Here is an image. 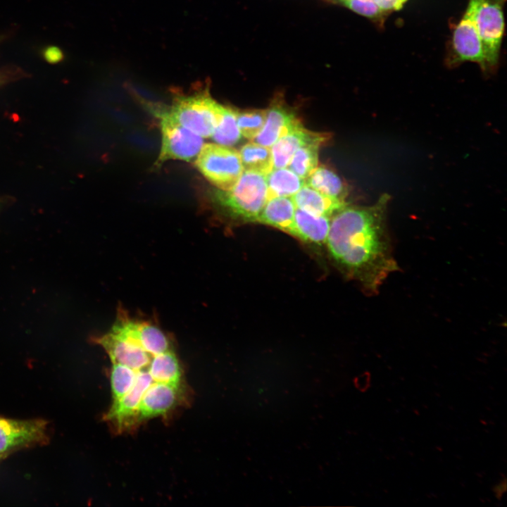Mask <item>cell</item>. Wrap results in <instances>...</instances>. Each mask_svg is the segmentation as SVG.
<instances>
[{
    "label": "cell",
    "mask_w": 507,
    "mask_h": 507,
    "mask_svg": "<svg viewBox=\"0 0 507 507\" xmlns=\"http://www.w3.org/2000/svg\"><path fill=\"white\" fill-rule=\"evenodd\" d=\"M390 198L383 194L370 206H345L331 218L325 242L341 270L370 295L399 270L387 226Z\"/></svg>",
    "instance_id": "6da1fadb"
},
{
    "label": "cell",
    "mask_w": 507,
    "mask_h": 507,
    "mask_svg": "<svg viewBox=\"0 0 507 507\" xmlns=\"http://www.w3.org/2000/svg\"><path fill=\"white\" fill-rule=\"evenodd\" d=\"M214 199L231 217L256 223L268 200L266 177L258 173L244 170L233 187L226 191L218 189Z\"/></svg>",
    "instance_id": "7a4b0ae2"
},
{
    "label": "cell",
    "mask_w": 507,
    "mask_h": 507,
    "mask_svg": "<svg viewBox=\"0 0 507 507\" xmlns=\"http://www.w3.org/2000/svg\"><path fill=\"white\" fill-rule=\"evenodd\" d=\"M196 166L220 190H229L244 172L239 151L217 143L204 144L196 156Z\"/></svg>",
    "instance_id": "3957f363"
},
{
    "label": "cell",
    "mask_w": 507,
    "mask_h": 507,
    "mask_svg": "<svg viewBox=\"0 0 507 507\" xmlns=\"http://www.w3.org/2000/svg\"><path fill=\"white\" fill-rule=\"evenodd\" d=\"M506 0H476L474 21L480 36L488 73L499 63L505 30L503 6Z\"/></svg>",
    "instance_id": "277c9868"
},
{
    "label": "cell",
    "mask_w": 507,
    "mask_h": 507,
    "mask_svg": "<svg viewBox=\"0 0 507 507\" xmlns=\"http://www.w3.org/2000/svg\"><path fill=\"white\" fill-rule=\"evenodd\" d=\"M476 0H468L461 18L453 29L446 54V63L455 68L465 62L477 63L482 71L488 73L482 44L475 21Z\"/></svg>",
    "instance_id": "5b68a950"
},
{
    "label": "cell",
    "mask_w": 507,
    "mask_h": 507,
    "mask_svg": "<svg viewBox=\"0 0 507 507\" xmlns=\"http://www.w3.org/2000/svg\"><path fill=\"white\" fill-rule=\"evenodd\" d=\"M219 104L208 94H200L180 97L163 112L185 128L207 138L215 127Z\"/></svg>",
    "instance_id": "8992f818"
},
{
    "label": "cell",
    "mask_w": 507,
    "mask_h": 507,
    "mask_svg": "<svg viewBox=\"0 0 507 507\" xmlns=\"http://www.w3.org/2000/svg\"><path fill=\"white\" fill-rule=\"evenodd\" d=\"M162 144L156 165L169 160L190 162L194 159L203 145V137L177 123L163 111L159 112Z\"/></svg>",
    "instance_id": "52a82bcc"
},
{
    "label": "cell",
    "mask_w": 507,
    "mask_h": 507,
    "mask_svg": "<svg viewBox=\"0 0 507 507\" xmlns=\"http://www.w3.org/2000/svg\"><path fill=\"white\" fill-rule=\"evenodd\" d=\"M48 423L43 419L19 420L0 416V454L44 444Z\"/></svg>",
    "instance_id": "ba28073f"
},
{
    "label": "cell",
    "mask_w": 507,
    "mask_h": 507,
    "mask_svg": "<svg viewBox=\"0 0 507 507\" xmlns=\"http://www.w3.org/2000/svg\"><path fill=\"white\" fill-rule=\"evenodd\" d=\"M113 363L121 364L134 370L147 369L153 356L137 341L113 327L111 331L98 340Z\"/></svg>",
    "instance_id": "9c48e42d"
},
{
    "label": "cell",
    "mask_w": 507,
    "mask_h": 507,
    "mask_svg": "<svg viewBox=\"0 0 507 507\" xmlns=\"http://www.w3.org/2000/svg\"><path fill=\"white\" fill-rule=\"evenodd\" d=\"M301 123L282 97L277 96L267 108L266 119L262 130L251 141L271 147L280 137Z\"/></svg>",
    "instance_id": "30bf717a"
},
{
    "label": "cell",
    "mask_w": 507,
    "mask_h": 507,
    "mask_svg": "<svg viewBox=\"0 0 507 507\" xmlns=\"http://www.w3.org/2000/svg\"><path fill=\"white\" fill-rule=\"evenodd\" d=\"M153 382L147 369L138 370L134 385L121 399L113 401L107 414V419L123 425L137 417L142 398Z\"/></svg>",
    "instance_id": "8fae6325"
},
{
    "label": "cell",
    "mask_w": 507,
    "mask_h": 507,
    "mask_svg": "<svg viewBox=\"0 0 507 507\" xmlns=\"http://www.w3.org/2000/svg\"><path fill=\"white\" fill-rule=\"evenodd\" d=\"M179 387L154 382L144 392L140 401L137 418L142 420L163 415L175 404Z\"/></svg>",
    "instance_id": "7c38bea8"
},
{
    "label": "cell",
    "mask_w": 507,
    "mask_h": 507,
    "mask_svg": "<svg viewBox=\"0 0 507 507\" xmlns=\"http://www.w3.org/2000/svg\"><path fill=\"white\" fill-rule=\"evenodd\" d=\"M113 327L134 339L153 356L170 350L168 337L154 325L125 320L118 322Z\"/></svg>",
    "instance_id": "4fadbf2b"
},
{
    "label": "cell",
    "mask_w": 507,
    "mask_h": 507,
    "mask_svg": "<svg viewBox=\"0 0 507 507\" xmlns=\"http://www.w3.org/2000/svg\"><path fill=\"white\" fill-rule=\"evenodd\" d=\"M330 219L296 208L290 235L306 243L320 246L325 245Z\"/></svg>",
    "instance_id": "5bb4252c"
},
{
    "label": "cell",
    "mask_w": 507,
    "mask_h": 507,
    "mask_svg": "<svg viewBox=\"0 0 507 507\" xmlns=\"http://www.w3.org/2000/svg\"><path fill=\"white\" fill-rule=\"evenodd\" d=\"M296 208L291 196L270 198L267 200L256 223L273 227L290 234Z\"/></svg>",
    "instance_id": "9a60e30c"
},
{
    "label": "cell",
    "mask_w": 507,
    "mask_h": 507,
    "mask_svg": "<svg viewBox=\"0 0 507 507\" xmlns=\"http://www.w3.org/2000/svg\"><path fill=\"white\" fill-rule=\"evenodd\" d=\"M296 208L318 216L332 218L348 204L326 196L306 184L291 196Z\"/></svg>",
    "instance_id": "2e32d148"
},
{
    "label": "cell",
    "mask_w": 507,
    "mask_h": 507,
    "mask_svg": "<svg viewBox=\"0 0 507 507\" xmlns=\"http://www.w3.org/2000/svg\"><path fill=\"white\" fill-rule=\"evenodd\" d=\"M318 134L306 129L301 123L280 137L270 147L273 168L287 167L296 150Z\"/></svg>",
    "instance_id": "e0dca14e"
},
{
    "label": "cell",
    "mask_w": 507,
    "mask_h": 507,
    "mask_svg": "<svg viewBox=\"0 0 507 507\" xmlns=\"http://www.w3.org/2000/svg\"><path fill=\"white\" fill-rule=\"evenodd\" d=\"M330 134L318 132L312 139L301 144L294 152L287 168L305 180L318 165V152Z\"/></svg>",
    "instance_id": "ac0fdd59"
},
{
    "label": "cell",
    "mask_w": 507,
    "mask_h": 507,
    "mask_svg": "<svg viewBox=\"0 0 507 507\" xmlns=\"http://www.w3.org/2000/svg\"><path fill=\"white\" fill-rule=\"evenodd\" d=\"M305 184L318 192L342 201L349 194L344 182L326 165H320L305 179Z\"/></svg>",
    "instance_id": "d6986e66"
},
{
    "label": "cell",
    "mask_w": 507,
    "mask_h": 507,
    "mask_svg": "<svg viewBox=\"0 0 507 507\" xmlns=\"http://www.w3.org/2000/svg\"><path fill=\"white\" fill-rule=\"evenodd\" d=\"M147 370L154 382L179 387L181 379L180 365L171 350L153 356Z\"/></svg>",
    "instance_id": "ffe728a7"
},
{
    "label": "cell",
    "mask_w": 507,
    "mask_h": 507,
    "mask_svg": "<svg viewBox=\"0 0 507 507\" xmlns=\"http://www.w3.org/2000/svg\"><path fill=\"white\" fill-rule=\"evenodd\" d=\"M265 177L268 199L292 196L305 184V180L287 167L273 168Z\"/></svg>",
    "instance_id": "44dd1931"
},
{
    "label": "cell",
    "mask_w": 507,
    "mask_h": 507,
    "mask_svg": "<svg viewBox=\"0 0 507 507\" xmlns=\"http://www.w3.org/2000/svg\"><path fill=\"white\" fill-rule=\"evenodd\" d=\"M239 153L244 170L266 175L273 169L270 147L252 141L243 145Z\"/></svg>",
    "instance_id": "7402d4cb"
},
{
    "label": "cell",
    "mask_w": 507,
    "mask_h": 507,
    "mask_svg": "<svg viewBox=\"0 0 507 507\" xmlns=\"http://www.w3.org/2000/svg\"><path fill=\"white\" fill-rule=\"evenodd\" d=\"M234 108L219 104L218 119L211 137L215 143L232 146L241 139Z\"/></svg>",
    "instance_id": "603a6c76"
},
{
    "label": "cell",
    "mask_w": 507,
    "mask_h": 507,
    "mask_svg": "<svg viewBox=\"0 0 507 507\" xmlns=\"http://www.w3.org/2000/svg\"><path fill=\"white\" fill-rule=\"evenodd\" d=\"M234 112L241 135L253 140L263 127L267 109L238 110L234 108Z\"/></svg>",
    "instance_id": "cb8c5ba5"
},
{
    "label": "cell",
    "mask_w": 507,
    "mask_h": 507,
    "mask_svg": "<svg viewBox=\"0 0 507 507\" xmlns=\"http://www.w3.org/2000/svg\"><path fill=\"white\" fill-rule=\"evenodd\" d=\"M137 371L127 366L113 363L111 384L113 401L126 394L135 382Z\"/></svg>",
    "instance_id": "d4e9b609"
},
{
    "label": "cell",
    "mask_w": 507,
    "mask_h": 507,
    "mask_svg": "<svg viewBox=\"0 0 507 507\" xmlns=\"http://www.w3.org/2000/svg\"><path fill=\"white\" fill-rule=\"evenodd\" d=\"M337 4L363 16L382 28L388 15L382 12L373 0H339Z\"/></svg>",
    "instance_id": "484cf974"
},
{
    "label": "cell",
    "mask_w": 507,
    "mask_h": 507,
    "mask_svg": "<svg viewBox=\"0 0 507 507\" xmlns=\"http://www.w3.org/2000/svg\"><path fill=\"white\" fill-rule=\"evenodd\" d=\"M409 0H373L380 9L388 15L401 10Z\"/></svg>",
    "instance_id": "4316f807"
},
{
    "label": "cell",
    "mask_w": 507,
    "mask_h": 507,
    "mask_svg": "<svg viewBox=\"0 0 507 507\" xmlns=\"http://www.w3.org/2000/svg\"><path fill=\"white\" fill-rule=\"evenodd\" d=\"M22 75V70L17 68H6L0 70V87L21 77Z\"/></svg>",
    "instance_id": "83f0119b"
},
{
    "label": "cell",
    "mask_w": 507,
    "mask_h": 507,
    "mask_svg": "<svg viewBox=\"0 0 507 507\" xmlns=\"http://www.w3.org/2000/svg\"><path fill=\"white\" fill-rule=\"evenodd\" d=\"M371 377L367 373L354 378V385L361 392H365L370 386Z\"/></svg>",
    "instance_id": "f1b7e54d"
},
{
    "label": "cell",
    "mask_w": 507,
    "mask_h": 507,
    "mask_svg": "<svg viewBox=\"0 0 507 507\" xmlns=\"http://www.w3.org/2000/svg\"><path fill=\"white\" fill-rule=\"evenodd\" d=\"M506 479H503V480L500 481L498 484H496L493 491L495 493L496 496L498 499H500V497L502 496V494L506 492Z\"/></svg>",
    "instance_id": "f546056e"
},
{
    "label": "cell",
    "mask_w": 507,
    "mask_h": 507,
    "mask_svg": "<svg viewBox=\"0 0 507 507\" xmlns=\"http://www.w3.org/2000/svg\"><path fill=\"white\" fill-rule=\"evenodd\" d=\"M6 38L5 35H0V43Z\"/></svg>",
    "instance_id": "4dcf8cb0"
},
{
    "label": "cell",
    "mask_w": 507,
    "mask_h": 507,
    "mask_svg": "<svg viewBox=\"0 0 507 507\" xmlns=\"http://www.w3.org/2000/svg\"><path fill=\"white\" fill-rule=\"evenodd\" d=\"M327 1H330V2L332 3V4H337V3L339 0H327Z\"/></svg>",
    "instance_id": "1f68e13d"
},
{
    "label": "cell",
    "mask_w": 507,
    "mask_h": 507,
    "mask_svg": "<svg viewBox=\"0 0 507 507\" xmlns=\"http://www.w3.org/2000/svg\"><path fill=\"white\" fill-rule=\"evenodd\" d=\"M3 204H4V201L0 199V210L3 206Z\"/></svg>",
    "instance_id": "d6a6232c"
},
{
    "label": "cell",
    "mask_w": 507,
    "mask_h": 507,
    "mask_svg": "<svg viewBox=\"0 0 507 507\" xmlns=\"http://www.w3.org/2000/svg\"><path fill=\"white\" fill-rule=\"evenodd\" d=\"M5 456H4V455L0 454V461H1L4 457H5Z\"/></svg>",
    "instance_id": "836d02e7"
}]
</instances>
